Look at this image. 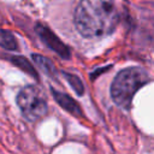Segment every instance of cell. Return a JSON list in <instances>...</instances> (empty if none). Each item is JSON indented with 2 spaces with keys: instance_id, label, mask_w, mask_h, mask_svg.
I'll return each instance as SVG.
<instances>
[{
  "instance_id": "1",
  "label": "cell",
  "mask_w": 154,
  "mask_h": 154,
  "mask_svg": "<svg viewBox=\"0 0 154 154\" xmlns=\"http://www.w3.org/2000/svg\"><path fill=\"white\" fill-rule=\"evenodd\" d=\"M119 19L120 14L114 0H81L75 11L76 29L89 38L112 34Z\"/></svg>"
},
{
  "instance_id": "2",
  "label": "cell",
  "mask_w": 154,
  "mask_h": 154,
  "mask_svg": "<svg viewBox=\"0 0 154 154\" xmlns=\"http://www.w3.org/2000/svg\"><path fill=\"white\" fill-rule=\"evenodd\" d=\"M149 82V76L142 67H128L122 70L113 79L111 96L122 108H129L135 93Z\"/></svg>"
},
{
  "instance_id": "3",
  "label": "cell",
  "mask_w": 154,
  "mask_h": 154,
  "mask_svg": "<svg viewBox=\"0 0 154 154\" xmlns=\"http://www.w3.org/2000/svg\"><path fill=\"white\" fill-rule=\"evenodd\" d=\"M17 105L28 120H37L46 116L48 107L45 97L34 85H26L17 95Z\"/></svg>"
},
{
  "instance_id": "4",
  "label": "cell",
  "mask_w": 154,
  "mask_h": 154,
  "mask_svg": "<svg viewBox=\"0 0 154 154\" xmlns=\"http://www.w3.org/2000/svg\"><path fill=\"white\" fill-rule=\"evenodd\" d=\"M36 31H37V34L40 35L41 40H42L52 51H54L57 54H59V55H60L61 58H64V59H67V58L70 57L69 48H67L48 28H46V26L38 24V25L36 26Z\"/></svg>"
},
{
  "instance_id": "5",
  "label": "cell",
  "mask_w": 154,
  "mask_h": 154,
  "mask_svg": "<svg viewBox=\"0 0 154 154\" xmlns=\"http://www.w3.org/2000/svg\"><path fill=\"white\" fill-rule=\"evenodd\" d=\"M52 93H53V95H54L55 101L59 102L64 109H66L67 112L72 113V114L76 116V117H77V116H82V111H81V108H79V105H78L72 97H70L69 95H66V94H64V93L57 91V90H54V89L52 90Z\"/></svg>"
},
{
  "instance_id": "6",
  "label": "cell",
  "mask_w": 154,
  "mask_h": 154,
  "mask_svg": "<svg viewBox=\"0 0 154 154\" xmlns=\"http://www.w3.org/2000/svg\"><path fill=\"white\" fill-rule=\"evenodd\" d=\"M32 57H34L35 63L38 65V67H40L46 75H48V76H51V77H55V76H57L55 67H54V65H53V63H52L51 60L46 59V58L42 57V55H37V54H34Z\"/></svg>"
},
{
  "instance_id": "7",
  "label": "cell",
  "mask_w": 154,
  "mask_h": 154,
  "mask_svg": "<svg viewBox=\"0 0 154 154\" xmlns=\"http://www.w3.org/2000/svg\"><path fill=\"white\" fill-rule=\"evenodd\" d=\"M0 46H2L5 48H8V49H16L17 48V42L10 32L0 30Z\"/></svg>"
},
{
  "instance_id": "8",
  "label": "cell",
  "mask_w": 154,
  "mask_h": 154,
  "mask_svg": "<svg viewBox=\"0 0 154 154\" xmlns=\"http://www.w3.org/2000/svg\"><path fill=\"white\" fill-rule=\"evenodd\" d=\"M65 78L67 79V82L71 84V87L73 88V90L78 94V95H83L84 93V87H83V83L81 82V79L75 76V75H71V73H66V72H63Z\"/></svg>"
},
{
  "instance_id": "9",
  "label": "cell",
  "mask_w": 154,
  "mask_h": 154,
  "mask_svg": "<svg viewBox=\"0 0 154 154\" xmlns=\"http://www.w3.org/2000/svg\"><path fill=\"white\" fill-rule=\"evenodd\" d=\"M13 59H12V61L14 63V64H17L19 67H22L24 71H26V72H30L31 75H34V76H36V73H35V71H34V69H31V66H30V64L23 58V57H12Z\"/></svg>"
}]
</instances>
